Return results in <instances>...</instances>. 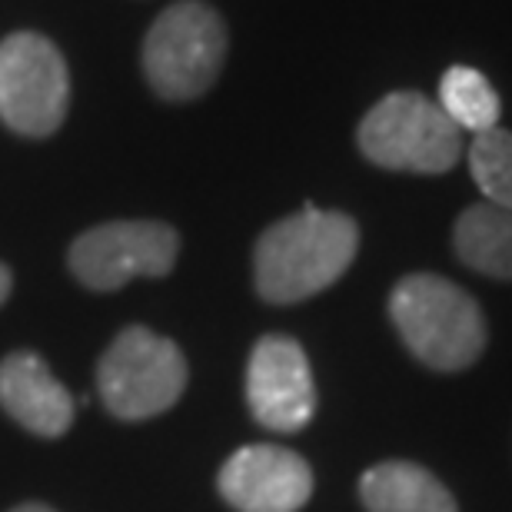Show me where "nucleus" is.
Masks as SVG:
<instances>
[{
    "instance_id": "0eeeda50",
    "label": "nucleus",
    "mask_w": 512,
    "mask_h": 512,
    "mask_svg": "<svg viewBox=\"0 0 512 512\" xmlns=\"http://www.w3.org/2000/svg\"><path fill=\"white\" fill-rule=\"evenodd\" d=\"M180 237L160 220H117L80 233L70 247V270L90 290H120L137 276H167L177 263Z\"/></svg>"
},
{
    "instance_id": "4468645a",
    "label": "nucleus",
    "mask_w": 512,
    "mask_h": 512,
    "mask_svg": "<svg viewBox=\"0 0 512 512\" xmlns=\"http://www.w3.org/2000/svg\"><path fill=\"white\" fill-rule=\"evenodd\" d=\"M469 170H473L476 187L483 190L486 203L512 210V133L509 130H486L476 133L469 147Z\"/></svg>"
},
{
    "instance_id": "20e7f679",
    "label": "nucleus",
    "mask_w": 512,
    "mask_h": 512,
    "mask_svg": "<svg viewBox=\"0 0 512 512\" xmlns=\"http://www.w3.org/2000/svg\"><path fill=\"white\" fill-rule=\"evenodd\" d=\"M227 57V27L200 0H183L153 20L143 40V70L163 100H193L207 94Z\"/></svg>"
},
{
    "instance_id": "1a4fd4ad",
    "label": "nucleus",
    "mask_w": 512,
    "mask_h": 512,
    "mask_svg": "<svg viewBox=\"0 0 512 512\" xmlns=\"http://www.w3.org/2000/svg\"><path fill=\"white\" fill-rule=\"evenodd\" d=\"M217 486L237 512H296L313 496V469L293 449L243 446L223 463Z\"/></svg>"
},
{
    "instance_id": "f8f14e48",
    "label": "nucleus",
    "mask_w": 512,
    "mask_h": 512,
    "mask_svg": "<svg viewBox=\"0 0 512 512\" xmlns=\"http://www.w3.org/2000/svg\"><path fill=\"white\" fill-rule=\"evenodd\" d=\"M453 247L469 270L512 280V210L493 207L486 200L466 207L456 220Z\"/></svg>"
},
{
    "instance_id": "9b49d317",
    "label": "nucleus",
    "mask_w": 512,
    "mask_h": 512,
    "mask_svg": "<svg viewBox=\"0 0 512 512\" xmlns=\"http://www.w3.org/2000/svg\"><path fill=\"white\" fill-rule=\"evenodd\" d=\"M360 499L370 512H459L453 493L429 469L406 459L366 469Z\"/></svg>"
},
{
    "instance_id": "2eb2a0df",
    "label": "nucleus",
    "mask_w": 512,
    "mask_h": 512,
    "mask_svg": "<svg viewBox=\"0 0 512 512\" xmlns=\"http://www.w3.org/2000/svg\"><path fill=\"white\" fill-rule=\"evenodd\" d=\"M7 296H10V270L0 263V306H4Z\"/></svg>"
},
{
    "instance_id": "f257e3e1",
    "label": "nucleus",
    "mask_w": 512,
    "mask_h": 512,
    "mask_svg": "<svg viewBox=\"0 0 512 512\" xmlns=\"http://www.w3.org/2000/svg\"><path fill=\"white\" fill-rule=\"evenodd\" d=\"M360 230L346 213L303 207L256 240L253 276L266 303H300L350 270Z\"/></svg>"
},
{
    "instance_id": "ddd939ff",
    "label": "nucleus",
    "mask_w": 512,
    "mask_h": 512,
    "mask_svg": "<svg viewBox=\"0 0 512 512\" xmlns=\"http://www.w3.org/2000/svg\"><path fill=\"white\" fill-rule=\"evenodd\" d=\"M436 104L459 130L486 133L499 124V94L473 67H449L439 80Z\"/></svg>"
},
{
    "instance_id": "7ed1b4c3",
    "label": "nucleus",
    "mask_w": 512,
    "mask_h": 512,
    "mask_svg": "<svg viewBox=\"0 0 512 512\" xmlns=\"http://www.w3.org/2000/svg\"><path fill=\"white\" fill-rule=\"evenodd\" d=\"M356 140L363 157L376 167L406 173H446L463 153V130L436 100L416 90L383 97L363 117Z\"/></svg>"
},
{
    "instance_id": "6e6552de",
    "label": "nucleus",
    "mask_w": 512,
    "mask_h": 512,
    "mask_svg": "<svg viewBox=\"0 0 512 512\" xmlns=\"http://www.w3.org/2000/svg\"><path fill=\"white\" fill-rule=\"evenodd\" d=\"M247 403L260 426L296 433L316 413V386L303 346L290 336H263L247 363Z\"/></svg>"
},
{
    "instance_id": "39448f33",
    "label": "nucleus",
    "mask_w": 512,
    "mask_h": 512,
    "mask_svg": "<svg viewBox=\"0 0 512 512\" xmlns=\"http://www.w3.org/2000/svg\"><path fill=\"white\" fill-rule=\"evenodd\" d=\"M97 389L117 419L160 416L187 389V360L167 336L147 326H127L100 356Z\"/></svg>"
},
{
    "instance_id": "423d86ee",
    "label": "nucleus",
    "mask_w": 512,
    "mask_h": 512,
    "mask_svg": "<svg viewBox=\"0 0 512 512\" xmlns=\"http://www.w3.org/2000/svg\"><path fill=\"white\" fill-rule=\"evenodd\" d=\"M70 74L60 50L40 34L0 44V120L24 137H50L67 117Z\"/></svg>"
},
{
    "instance_id": "f03ea898",
    "label": "nucleus",
    "mask_w": 512,
    "mask_h": 512,
    "mask_svg": "<svg viewBox=\"0 0 512 512\" xmlns=\"http://www.w3.org/2000/svg\"><path fill=\"white\" fill-rule=\"evenodd\" d=\"M396 333L419 363L453 373L479 360L486 346V320L463 286L436 273H413L389 296Z\"/></svg>"
},
{
    "instance_id": "dca6fc26",
    "label": "nucleus",
    "mask_w": 512,
    "mask_h": 512,
    "mask_svg": "<svg viewBox=\"0 0 512 512\" xmlns=\"http://www.w3.org/2000/svg\"><path fill=\"white\" fill-rule=\"evenodd\" d=\"M10 512H54V509L40 506V503H24V506H17V509H10Z\"/></svg>"
},
{
    "instance_id": "9d476101",
    "label": "nucleus",
    "mask_w": 512,
    "mask_h": 512,
    "mask_svg": "<svg viewBox=\"0 0 512 512\" xmlns=\"http://www.w3.org/2000/svg\"><path fill=\"white\" fill-rule=\"evenodd\" d=\"M0 406L37 436H64L74 423V396L37 353L17 350L0 363Z\"/></svg>"
}]
</instances>
